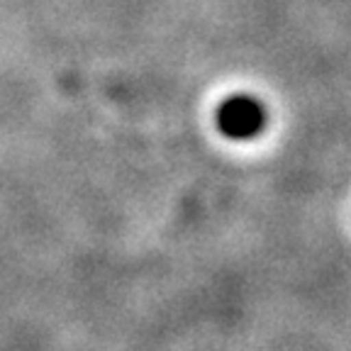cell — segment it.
I'll use <instances>...</instances> for the list:
<instances>
[{"instance_id": "cell-1", "label": "cell", "mask_w": 351, "mask_h": 351, "mask_svg": "<svg viewBox=\"0 0 351 351\" xmlns=\"http://www.w3.org/2000/svg\"><path fill=\"white\" fill-rule=\"evenodd\" d=\"M217 127L230 139H252L266 127V110L252 95H232L217 108Z\"/></svg>"}]
</instances>
